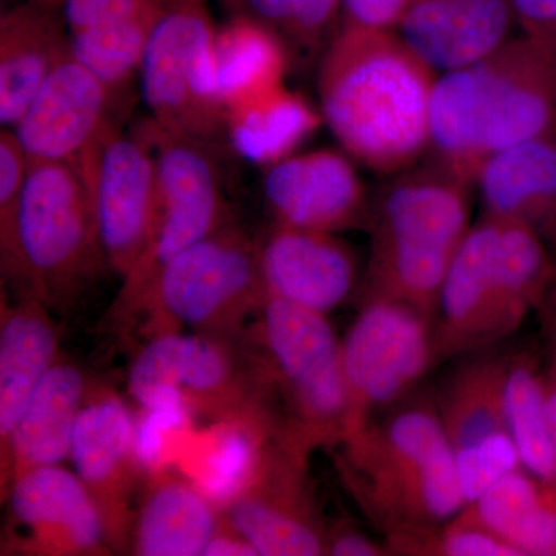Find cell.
<instances>
[{"label": "cell", "mask_w": 556, "mask_h": 556, "mask_svg": "<svg viewBox=\"0 0 556 556\" xmlns=\"http://www.w3.org/2000/svg\"><path fill=\"white\" fill-rule=\"evenodd\" d=\"M437 79L396 30L342 25L318 72L321 116L353 159L397 174L430 149Z\"/></svg>", "instance_id": "cell-1"}, {"label": "cell", "mask_w": 556, "mask_h": 556, "mask_svg": "<svg viewBox=\"0 0 556 556\" xmlns=\"http://www.w3.org/2000/svg\"><path fill=\"white\" fill-rule=\"evenodd\" d=\"M552 135L556 70L526 36L434 84L430 149L437 166L470 188L501 150Z\"/></svg>", "instance_id": "cell-2"}, {"label": "cell", "mask_w": 556, "mask_h": 556, "mask_svg": "<svg viewBox=\"0 0 556 556\" xmlns=\"http://www.w3.org/2000/svg\"><path fill=\"white\" fill-rule=\"evenodd\" d=\"M342 444L351 484L390 538L445 525L467 506L455 450L433 404L405 405Z\"/></svg>", "instance_id": "cell-3"}, {"label": "cell", "mask_w": 556, "mask_h": 556, "mask_svg": "<svg viewBox=\"0 0 556 556\" xmlns=\"http://www.w3.org/2000/svg\"><path fill=\"white\" fill-rule=\"evenodd\" d=\"M466 182L442 167L394 179L371 214L367 298L405 303L431 318L453 255L468 229Z\"/></svg>", "instance_id": "cell-4"}, {"label": "cell", "mask_w": 556, "mask_h": 556, "mask_svg": "<svg viewBox=\"0 0 556 556\" xmlns=\"http://www.w3.org/2000/svg\"><path fill=\"white\" fill-rule=\"evenodd\" d=\"M244 340L270 404L276 409L278 399L283 408L289 437L308 452L342 442L348 415L342 342L327 314L266 295Z\"/></svg>", "instance_id": "cell-5"}, {"label": "cell", "mask_w": 556, "mask_h": 556, "mask_svg": "<svg viewBox=\"0 0 556 556\" xmlns=\"http://www.w3.org/2000/svg\"><path fill=\"white\" fill-rule=\"evenodd\" d=\"M105 265L78 167L30 163L3 273L51 311L67 309Z\"/></svg>", "instance_id": "cell-6"}, {"label": "cell", "mask_w": 556, "mask_h": 556, "mask_svg": "<svg viewBox=\"0 0 556 556\" xmlns=\"http://www.w3.org/2000/svg\"><path fill=\"white\" fill-rule=\"evenodd\" d=\"M127 391L139 408L178 401L193 417L211 422L251 420L283 434L244 334L152 336L131 361Z\"/></svg>", "instance_id": "cell-7"}, {"label": "cell", "mask_w": 556, "mask_h": 556, "mask_svg": "<svg viewBox=\"0 0 556 556\" xmlns=\"http://www.w3.org/2000/svg\"><path fill=\"white\" fill-rule=\"evenodd\" d=\"M265 298L258 244L226 223L172 260L138 316H146L148 338L188 328L236 339Z\"/></svg>", "instance_id": "cell-8"}, {"label": "cell", "mask_w": 556, "mask_h": 556, "mask_svg": "<svg viewBox=\"0 0 556 556\" xmlns=\"http://www.w3.org/2000/svg\"><path fill=\"white\" fill-rule=\"evenodd\" d=\"M141 135L155 153L159 195L148 247L123 277L108 313L109 320L118 328L137 318L172 260L229 223L222 178L208 144L172 134L153 121Z\"/></svg>", "instance_id": "cell-9"}, {"label": "cell", "mask_w": 556, "mask_h": 556, "mask_svg": "<svg viewBox=\"0 0 556 556\" xmlns=\"http://www.w3.org/2000/svg\"><path fill=\"white\" fill-rule=\"evenodd\" d=\"M217 30L206 0H174L153 31L139 70L153 123L208 146L226 135Z\"/></svg>", "instance_id": "cell-10"}, {"label": "cell", "mask_w": 556, "mask_h": 556, "mask_svg": "<svg viewBox=\"0 0 556 556\" xmlns=\"http://www.w3.org/2000/svg\"><path fill=\"white\" fill-rule=\"evenodd\" d=\"M348 393L345 439L399 401L434 362L430 318L405 303L367 298L342 342ZM340 442V444H342Z\"/></svg>", "instance_id": "cell-11"}, {"label": "cell", "mask_w": 556, "mask_h": 556, "mask_svg": "<svg viewBox=\"0 0 556 556\" xmlns=\"http://www.w3.org/2000/svg\"><path fill=\"white\" fill-rule=\"evenodd\" d=\"M75 166L89 193L105 265L123 278L152 232L159 195L155 153L142 135L130 137L112 123Z\"/></svg>", "instance_id": "cell-12"}, {"label": "cell", "mask_w": 556, "mask_h": 556, "mask_svg": "<svg viewBox=\"0 0 556 556\" xmlns=\"http://www.w3.org/2000/svg\"><path fill=\"white\" fill-rule=\"evenodd\" d=\"M68 459L100 510L113 554L130 552L134 497L144 475L135 452V419L112 388L90 382Z\"/></svg>", "instance_id": "cell-13"}, {"label": "cell", "mask_w": 556, "mask_h": 556, "mask_svg": "<svg viewBox=\"0 0 556 556\" xmlns=\"http://www.w3.org/2000/svg\"><path fill=\"white\" fill-rule=\"evenodd\" d=\"M306 455L276 439L252 484L222 510L258 556L327 555V532L306 490Z\"/></svg>", "instance_id": "cell-14"}, {"label": "cell", "mask_w": 556, "mask_h": 556, "mask_svg": "<svg viewBox=\"0 0 556 556\" xmlns=\"http://www.w3.org/2000/svg\"><path fill=\"white\" fill-rule=\"evenodd\" d=\"M5 495L13 527L10 541L20 554H113L100 510L75 471L61 466L35 468L14 479Z\"/></svg>", "instance_id": "cell-15"}, {"label": "cell", "mask_w": 556, "mask_h": 556, "mask_svg": "<svg viewBox=\"0 0 556 556\" xmlns=\"http://www.w3.org/2000/svg\"><path fill=\"white\" fill-rule=\"evenodd\" d=\"M113 93L72 51L13 126L30 163H78L108 129Z\"/></svg>", "instance_id": "cell-16"}, {"label": "cell", "mask_w": 556, "mask_h": 556, "mask_svg": "<svg viewBox=\"0 0 556 556\" xmlns=\"http://www.w3.org/2000/svg\"><path fill=\"white\" fill-rule=\"evenodd\" d=\"M266 169L263 189L276 225L338 233L368 217L364 182L343 153H294Z\"/></svg>", "instance_id": "cell-17"}, {"label": "cell", "mask_w": 556, "mask_h": 556, "mask_svg": "<svg viewBox=\"0 0 556 556\" xmlns=\"http://www.w3.org/2000/svg\"><path fill=\"white\" fill-rule=\"evenodd\" d=\"M257 244L266 295L327 314L353 292L356 257L338 233L276 225Z\"/></svg>", "instance_id": "cell-18"}, {"label": "cell", "mask_w": 556, "mask_h": 556, "mask_svg": "<svg viewBox=\"0 0 556 556\" xmlns=\"http://www.w3.org/2000/svg\"><path fill=\"white\" fill-rule=\"evenodd\" d=\"M511 0H408L396 31L437 72L484 60L510 39Z\"/></svg>", "instance_id": "cell-19"}, {"label": "cell", "mask_w": 556, "mask_h": 556, "mask_svg": "<svg viewBox=\"0 0 556 556\" xmlns=\"http://www.w3.org/2000/svg\"><path fill=\"white\" fill-rule=\"evenodd\" d=\"M497 223L484 215L453 255L438 302L434 362L495 342Z\"/></svg>", "instance_id": "cell-20"}, {"label": "cell", "mask_w": 556, "mask_h": 556, "mask_svg": "<svg viewBox=\"0 0 556 556\" xmlns=\"http://www.w3.org/2000/svg\"><path fill=\"white\" fill-rule=\"evenodd\" d=\"M90 380L68 358H58L0 448L2 496L14 479L35 468L61 466L70 457L73 431Z\"/></svg>", "instance_id": "cell-21"}, {"label": "cell", "mask_w": 556, "mask_h": 556, "mask_svg": "<svg viewBox=\"0 0 556 556\" xmlns=\"http://www.w3.org/2000/svg\"><path fill=\"white\" fill-rule=\"evenodd\" d=\"M51 313L30 292H20L13 303L2 298L0 448L9 442L33 394L60 358V334Z\"/></svg>", "instance_id": "cell-22"}, {"label": "cell", "mask_w": 556, "mask_h": 556, "mask_svg": "<svg viewBox=\"0 0 556 556\" xmlns=\"http://www.w3.org/2000/svg\"><path fill=\"white\" fill-rule=\"evenodd\" d=\"M484 215L515 219L556 243V135L501 150L479 172Z\"/></svg>", "instance_id": "cell-23"}, {"label": "cell", "mask_w": 556, "mask_h": 556, "mask_svg": "<svg viewBox=\"0 0 556 556\" xmlns=\"http://www.w3.org/2000/svg\"><path fill=\"white\" fill-rule=\"evenodd\" d=\"M135 515L129 554L203 556L222 525V510L181 471L167 468L146 478Z\"/></svg>", "instance_id": "cell-24"}, {"label": "cell", "mask_w": 556, "mask_h": 556, "mask_svg": "<svg viewBox=\"0 0 556 556\" xmlns=\"http://www.w3.org/2000/svg\"><path fill=\"white\" fill-rule=\"evenodd\" d=\"M50 9L28 2L0 20V121L9 129L70 54V35Z\"/></svg>", "instance_id": "cell-25"}, {"label": "cell", "mask_w": 556, "mask_h": 556, "mask_svg": "<svg viewBox=\"0 0 556 556\" xmlns=\"http://www.w3.org/2000/svg\"><path fill=\"white\" fill-rule=\"evenodd\" d=\"M276 439L285 438L251 420L211 422L190 433L175 467L223 510L252 484Z\"/></svg>", "instance_id": "cell-26"}, {"label": "cell", "mask_w": 556, "mask_h": 556, "mask_svg": "<svg viewBox=\"0 0 556 556\" xmlns=\"http://www.w3.org/2000/svg\"><path fill=\"white\" fill-rule=\"evenodd\" d=\"M321 121L305 98L283 84L226 109V137L243 159L269 167L294 155Z\"/></svg>", "instance_id": "cell-27"}, {"label": "cell", "mask_w": 556, "mask_h": 556, "mask_svg": "<svg viewBox=\"0 0 556 556\" xmlns=\"http://www.w3.org/2000/svg\"><path fill=\"white\" fill-rule=\"evenodd\" d=\"M508 358L479 354L453 372L438 412L453 450L508 431L506 382Z\"/></svg>", "instance_id": "cell-28"}, {"label": "cell", "mask_w": 556, "mask_h": 556, "mask_svg": "<svg viewBox=\"0 0 556 556\" xmlns=\"http://www.w3.org/2000/svg\"><path fill=\"white\" fill-rule=\"evenodd\" d=\"M215 56L226 109L285 84L288 47L276 33L248 14L218 28Z\"/></svg>", "instance_id": "cell-29"}, {"label": "cell", "mask_w": 556, "mask_h": 556, "mask_svg": "<svg viewBox=\"0 0 556 556\" xmlns=\"http://www.w3.org/2000/svg\"><path fill=\"white\" fill-rule=\"evenodd\" d=\"M485 526L521 556H556V489L515 470L484 496Z\"/></svg>", "instance_id": "cell-30"}, {"label": "cell", "mask_w": 556, "mask_h": 556, "mask_svg": "<svg viewBox=\"0 0 556 556\" xmlns=\"http://www.w3.org/2000/svg\"><path fill=\"white\" fill-rule=\"evenodd\" d=\"M506 417L521 467L556 489V439L548 413L547 380L527 357L508 362Z\"/></svg>", "instance_id": "cell-31"}, {"label": "cell", "mask_w": 556, "mask_h": 556, "mask_svg": "<svg viewBox=\"0 0 556 556\" xmlns=\"http://www.w3.org/2000/svg\"><path fill=\"white\" fill-rule=\"evenodd\" d=\"M170 3L127 20L70 33L73 58L116 97V91L124 89L141 70L153 31Z\"/></svg>", "instance_id": "cell-32"}, {"label": "cell", "mask_w": 556, "mask_h": 556, "mask_svg": "<svg viewBox=\"0 0 556 556\" xmlns=\"http://www.w3.org/2000/svg\"><path fill=\"white\" fill-rule=\"evenodd\" d=\"M244 14L270 28L278 38L306 51L321 46L343 14L342 0H236Z\"/></svg>", "instance_id": "cell-33"}, {"label": "cell", "mask_w": 556, "mask_h": 556, "mask_svg": "<svg viewBox=\"0 0 556 556\" xmlns=\"http://www.w3.org/2000/svg\"><path fill=\"white\" fill-rule=\"evenodd\" d=\"M388 551L441 556H521L506 540L486 529L468 504L445 526L415 535L391 538Z\"/></svg>", "instance_id": "cell-34"}, {"label": "cell", "mask_w": 556, "mask_h": 556, "mask_svg": "<svg viewBox=\"0 0 556 556\" xmlns=\"http://www.w3.org/2000/svg\"><path fill=\"white\" fill-rule=\"evenodd\" d=\"M193 419L189 408L178 401L141 408L135 420V452L146 478L177 466L193 431Z\"/></svg>", "instance_id": "cell-35"}, {"label": "cell", "mask_w": 556, "mask_h": 556, "mask_svg": "<svg viewBox=\"0 0 556 556\" xmlns=\"http://www.w3.org/2000/svg\"><path fill=\"white\" fill-rule=\"evenodd\" d=\"M457 482L466 504L477 503L490 486L521 468L517 445L508 431L455 452Z\"/></svg>", "instance_id": "cell-36"}, {"label": "cell", "mask_w": 556, "mask_h": 556, "mask_svg": "<svg viewBox=\"0 0 556 556\" xmlns=\"http://www.w3.org/2000/svg\"><path fill=\"white\" fill-rule=\"evenodd\" d=\"M30 160L20 139L9 129L0 134V252L2 262L10 257L16 230L17 211L27 181Z\"/></svg>", "instance_id": "cell-37"}, {"label": "cell", "mask_w": 556, "mask_h": 556, "mask_svg": "<svg viewBox=\"0 0 556 556\" xmlns=\"http://www.w3.org/2000/svg\"><path fill=\"white\" fill-rule=\"evenodd\" d=\"M172 0H65L64 17L70 33L110 24L167 5Z\"/></svg>", "instance_id": "cell-38"}, {"label": "cell", "mask_w": 556, "mask_h": 556, "mask_svg": "<svg viewBox=\"0 0 556 556\" xmlns=\"http://www.w3.org/2000/svg\"><path fill=\"white\" fill-rule=\"evenodd\" d=\"M522 36L535 43L556 70V0H511Z\"/></svg>", "instance_id": "cell-39"}, {"label": "cell", "mask_w": 556, "mask_h": 556, "mask_svg": "<svg viewBox=\"0 0 556 556\" xmlns=\"http://www.w3.org/2000/svg\"><path fill=\"white\" fill-rule=\"evenodd\" d=\"M408 0H342V25L396 30Z\"/></svg>", "instance_id": "cell-40"}, {"label": "cell", "mask_w": 556, "mask_h": 556, "mask_svg": "<svg viewBox=\"0 0 556 556\" xmlns=\"http://www.w3.org/2000/svg\"><path fill=\"white\" fill-rule=\"evenodd\" d=\"M383 548L357 530L338 529L327 533V555L331 556H379Z\"/></svg>", "instance_id": "cell-41"}, {"label": "cell", "mask_w": 556, "mask_h": 556, "mask_svg": "<svg viewBox=\"0 0 556 556\" xmlns=\"http://www.w3.org/2000/svg\"><path fill=\"white\" fill-rule=\"evenodd\" d=\"M203 556H258L257 551L232 526L222 519Z\"/></svg>", "instance_id": "cell-42"}, {"label": "cell", "mask_w": 556, "mask_h": 556, "mask_svg": "<svg viewBox=\"0 0 556 556\" xmlns=\"http://www.w3.org/2000/svg\"><path fill=\"white\" fill-rule=\"evenodd\" d=\"M540 308L543 309L547 320L556 321V269L554 280H552L551 287L547 289L546 298H544Z\"/></svg>", "instance_id": "cell-43"}, {"label": "cell", "mask_w": 556, "mask_h": 556, "mask_svg": "<svg viewBox=\"0 0 556 556\" xmlns=\"http://www.w3.org/2000/svg\"><path fill=\"white\" fill-rule=\"evenodd\" d=\"M548 328H551L552 340H554V350H552V376L551 378L556 382V321L547 320Z\"/></svg>", "instance_id": "cell-44"}, {"label": "cell", "mask_w": 556, "mask_h": 556, "mask_svg": "<svg viewBox=\"0 0 556 556\" xmlns=\"http://www.w3.org/2000/svg\"><path fill=\"white\" fill-rule=\"evenodd\" d=\"M30 2L40 3V5L53 7L58 3H64L65 0H30Z\"/></svg>", "instance_id": "cell-45"}]
</instances>
